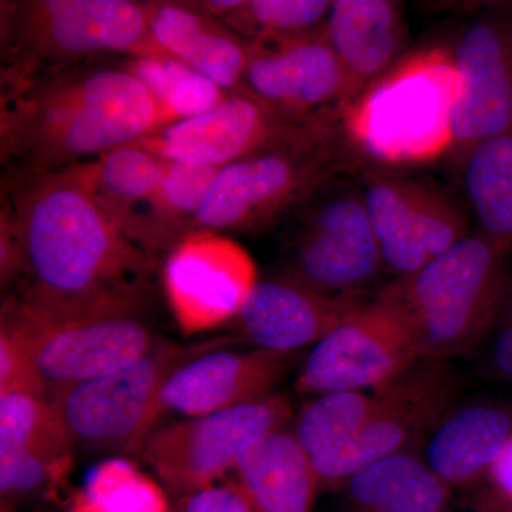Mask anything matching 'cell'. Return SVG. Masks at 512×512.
Wrapping results in <instances>:
<instances>
[{"label": "cell", "mask_w": 512, "mask_h": 512, "mask_svg": "<svg viewBox=\"0 0 512 512\" xmlns=\"http://www.w3.org/2000/svg\"><path fill=\"white\" fill-rule=\"evenodd\" d=\"M25 241L22 281L6 298L36 318L144 311L161 269L82 185L63 174L2 181Z\"/></svg>", "instance_id": "obj_1"}, {"label": "cell", "mask_w": 512, "mask_h": 512, "mask_svg": "<svg viewBox=\"0 0 512 512\" xmlns=\"http://www.w3.org/2000/svg\"><path fill=\"white\" fill-rule=\"evenodd\" d=\"M124 60L0 77L2 181L59 173L167 126Z\"/></svg>", "instance_id": "obj_2"}, {"label": "cell", "mask_w": 512, "mask_h": 512, "mask_svg": "<svg viewBox=\"0 0 512 512\" xmlns=\"http://www.w3.org/2000/svg\"><path fill=\"white\" fill-rule=\"evenodd\" d=\"M454 96L453 49L436 45L407 52L340 111L356 168L412 170L446 161Z\"/></svg>", "instance_id": "obj_3"}, {"label": "cell", "mask_w": 512, "mask_h": 512, "mask_svg": "<svg viewBox=\"0 0 512 512\" xmlns=\"http://www.w3.org/2000/svg\"><path fill=\"white\" fill-rule=\"evenodd\" d=\"M349 170L356 163L342 113L322 111L282 143L220 168L192 235H249L279 227L320 184Z\"/></svg>", "instance_id": "obj_4"}, {"label": "cell", "mask_w": 512, "mask_h": 512, "mask_svg": "<svg viewBox=\"0 0 512 512\" xmlns=\"http://www.w3.org/2000/svg\"><path fill=\"white\" fill-rule=\"evenodd\" d=\"M511 284L510 256L474 231L380 292L399 309L420 356L450 360L493 335Z\"/></svg>", "instance_id": "obj_5"}, {"label": "cell", "mask_w": 512, "mask_h": 512, "mask_svg": "<svg viewBox=\"0 0 512 512\" xmlns=\"http://www.w3.org/2000/svg\"><path fill=\"white\" fill-rule=\"evenodd\" d=\"M0 77L104 59L171 57L151 35L147 2L3 0Z\"/></svg>", "instance_id": "obj_6"}, {"label": "cell", "mask_w": 512, "mask_h": 512, "mask_svg": "<svg viewBox=\"0 0 512 512\" xmlns=\"http://www.w3.org/2000/svg\"><path fill=\"white\" fill-rule=\"evenodd\" d=\"M282 274L332 295H366L384 272L355 170L320 184L284 224Z\"/></svg>", "instance_id": "obj_7"}, {"label": "cell", "mask_w": 512, "mask_h": 512, "mask_svg": "<svg viewBox=\"0 0 512 512\" xmlns=\"http://www.w3.org/2000/svg\"><path fill=\"white\" fill-rule=\"evenodd\" d=\"M195 350L158 340L147 355L109 373L50 394L73 447L136 456L163 416L161 393Z\"/></svg>", "instance_id": "obj_8"}, {"label": "cell", "mask_w": 512, "mask_h": 512, "mask_svg": "<svg viewBox=\"0 0 512 512\" xmlns=\"http://www.w3.org/2000/svg\"><path fill=\"white\" fill-rule=\"evenodd\" d=\"M143 311L90 313L42 319L5 299L2 328L25 349L46 396L123 369L147 355L158 340Z\"/></svg>", "instance_id": "obj_9"}, {"label": "cell", "mask_w": 512, "mask_h": 512, "mask_svg": "<svg viewBox=\"0 0 512 512\" xmlns=\"http://www.w3.org/2000/svg\"><path fill=\"white\" fill-rule=\"evenodd\" d=\"M292 417L291 402L278 393L234 409L185 417L154 430L141 458L170 493L187 497L235 471L254 441L286 429Z\"/></svg>", "instance_id": "obj_10"}, {"label": "cell", "mask_w": 512, "mask_h": 512, "mask_svg": "<svg viewBox=\"0 0 512 512\" xmlns=\"http://www.w3.org/2000/svg\"><path fill=\"white\" fill-rule=\"evenodd\" d=\"M460 382L450 362L421 356L390 382L372 390L373 409L357 439L313 466L320 488L345 485L380 458L406 453L453 412Z\"/></svg>", "instance_id": "obj_11"}, {"label": "cell", "mask_w": 512, "mask_h": 512, "mask_svg": "<svg viewBox=\"0 0 512 512\" xmlns=\"http://www.w3.org/2000/svg\"><path fill=\"white\" fill-rule=\"evenodd\" d=\"M456 96L447 164L490 138L512 134V2L485 6L453 47Z\"/></svg>", "instance_id": "obj_12"}, {"label": "cell", "mask_w": 512, "mask_h": 512, "mask_svg": "<svg viewBox=\"0 0 512 512\" xmlns=\"http://www.w3.org/2000/svg\"><path fill=\"white\" fill-rule=\"evenodd\" d=\"M420 352L399 309L382 292L312 346L296 376L308 396L375 390L399 376Z\"/></svg>", "instance_id": "obj_13"}, {"label": "cell", "mask_w": 512, "mask_h": 512, "mask_svg": "<svg viewBox=\"0 0 512 512\" xmlns=\"http://www.w3.org/2000/svg\"><path fill=\"white\" fill-rule=\"evenodd\" d=\"M161 278L178 326L198 333L234 322L259 276L244 248L198 232L167 252Z\"/></svg>", "instance_id": "obj_14"}, {"label": "cell", "mask_w": 512, "mask_h": 512, "mask_svg": "<svg viewBox=\"0 0 512 512\" xmlns=\"http://www.w3.org/2000/svg\"><path fill=\"white\" fill-rule=\"evenodd\" d=\"M241 89L285 119L302 121L342 107L346 77L322 28L251 42Z\"/></svg>", "instance_id": "obj_15"}, {"label": "cell", "mask_w": 512, "mask_h": 512, "mask_svg": "<svg viewBox=\"0 0 512 512\" xmlns=\"http://www.w3.org/2000/svg\"><path fill=\"white\" fill-rule=\"evenodd\" d=\"M306 120L285 119L239 89L207 113L174 121L134 144L174 163L222 168L282 143Z\"/></svg>", "instance_id": "obj_16"}, {"label": "cell", "mask_w": 512, "mask_h": 512, "mask_svg": "<svg viewBox=\"0 0 512 512\" xmlns=\"http://www.w3.org/2000/svg\"><path fill=\"white\" fill-rule=\"evenodd\" d=\"M369 299L318 291L279 272L256 281L234 322L255 348L295 353L315 346Z\"/></svg>", "instance_id": "obj_17"}, {"label": "cell", "mask_w": 512, "mask_h": 512, "mask_svg": "<svg viewBox=\"0 0 512 512\" xmlns=\"http://www.w3.org/2000/svg\"><path fill=\"white\" fill-rule=\"evenodd\" d=\"M295 353L215 350L192 357L171 373L161 393V412L183 417L234 409L275 394Z\"/></svg>", "instance_id": "obj_18"}, {"label": "cell", "mask_w": 512, "mask_h": 512, "mask_svg": "<svg viewBox=\"0 0 512 512\" xmlns=\"http://www.w3.org/2000/svg\"><path fill=\"white\" fill-rule=\"evenodd\" d=\"M167 164V160L146 148L128 144L59 174L89 191L111 220L138 245L161 255L156 198Z\"/></svg>", "instance_id": "obj_19"}, {"label": "cell", "mask_w": 512, "mask_h": 512, "mask_svg": "<svg viewBox=\"0 0 512 512\" xmlns=\"http://www.w3.org/2000/svg\"><path fill=\"white\" fill-rule=\"evenodd\" d=\"M346 77L345 110L407 53L409 28L402 3L333 0L323 25Z\"/></svg>", "instance_id": "obj_20"}, {"label": "cell", "mask_w": 512, "mask_h": 512, "mask_svg": "<svg viewBox=\"0 0 512 512\" xmlns=\"http://www.w3.org/2000/svg\"><path fill=\"white\" fill-rule=\"evenodd\" d=\"M148 22L157 45L225 92L241 89L251 42L198 2L148 0Z\"/></svg>", "instance_id": "obj_21"}, {"label": "cell", "mask_w": 512, "mask_h": 512, "mask_svg": "<svg viewBox=\"0 0 512 512\" xmlns=\"http://www.w3.org/2000/svg\"><path fill=\"white\" fill-rule=\"evenodd\" d=\"M355 171L384 272L394 281L416 274L431 262L421 232L416 174L376 165H360Z\"/></svg>", "instance_id": "obj_22"}, {"label": "cell", "mask_w": 512, "mask_h": 512, "mask_svg": "<svg viewBox=\"0 0 512 512\" xmlns=\"http://www.w3.org/2000/svg\"><path fill=\"white\" fill-rule=\"evenodd\" d=\"M237 483L258 512H313L318 476L292 430L254 441L239 460Z\"/></svg>", "instance_id": "obj_23"}, {"label": "cell", "mask_w": 512, "mask_h": 512, "mask_svg": "<svg viewBox=\"0 0 512 512\" xmlns=\"http://www.w3.org/2000/svg\"><path fill=\"white\" fill-rule=\"evenodd\" d=\"M512 434V414L487 404L454 409L431 431L426 463L448 487L487 477Z\"/></svg>", "instance_id": "obj_24"}, {"label": "cell", "mask_w": 512, "mask_h": 512, "mask_svg": "<svg viewBox=\"0 0 512 512\" xmlns=\"http://www.w3.org/2000/svg\"><path fill=\"white\" fill-rule=\"evenodd\" d=\"M340 512L446 511L451 488L410 451L380 458L346 481Z\"/></svg>", "instance_id": "obj_25"}, {"label": "cell", "mask_w": 512, "mask_h": 512, "mask_svg": "<svg viewBox=\"0 0 512 512\" xmlns=\"http://www.w3.org/2000/svg\"><path fill=\"white\" fill-rule=\"evenodd\" d=\"M456 173L474 229L512 259V134L478 144Z\"/></svg>", "instance_id": "obj_26"}, {"label": "cell", "mask_w": 512, "mask_h": 512, "mask_svg": "<svg viewBox=\"0 0 512 512\" xmlns=\"http://www.w3.org/2000/svg\"><path fill=\"white\" fill-rule=\"evenodd\" d=\"M202 9L220 19L248 42L288 39L325 25L329 0H198Z\"/></svg>", "instance_id": "obj_27"}, {"label": "cell", "mask_w": 512, "mask_h": 512, "mask_svg": "<svg viewBox=\"0 0 512 512\" xmlns=\"http://www.w3.org/2000/svg\"><path fill=\"white\" fill-rule=\"evenodd\" d=\"M372 409V390L322 394L303 407L292 431L316 466L357 439Z\"/></svg>", "instance_id": "obj_28"}, {"label": "cell", "mask_w": 512, "mask_h": 512, "mask_svg": "<svg viewBox=\"0 0 512 512\" xmlns=\"http://www.w3.org/2000/svg\"><path fill=\"white\" fill-rule=\"evenodd\" d=\"M124 63L156 100L167 124L207 113L228 93L174 57L126 59Z\"/></svg>", "instance_id": "obj_29"}, {"label": "cell", "mask_w": 512, "mask_h": 512, "mask_svg": "<svg viewBox=\"0 0 512 512\" xmlns=\"http://www.w3.org/2000/svg\"><path fill=\"white\" fill-rule=\"evenodd\" d=\"M70 512H170V505L157 481L124 458H110L94 467Z\"/></svg>", "instance_id": "obj_30"}, {"label": "cell", "mask_w": 512, "mask_h": 512, "mask_svg": "<svg viewBox=\"0 0 512 512\" xmlns=\"http://www.w3.org/2000/svg\"><path fill=\"white\" fill-rule=\"evenodd\" d=\"M220 168L168 161L156 198L158 248L167 254L184 239L204 207Z\"/></svg>", "instance_id": "obj_31"}, {"label": "cell", "mask_w": 512, "mask_h": 512, "mask_svg": "<svg viewBox=\"0 0 512 512\" xmlns=\"http://www.w3.org/2000/svg\"><path fill=\"white\" fill-rule=\"evenodd\" d=\"M40 447H73L49 397L25 390L0 394V457Z\"/></svg>", "instance_id": "obj_32"}, {"label": "cell", "mask_w": 512, "mask_h": 512, "mask_svg": "<svg viewBox=\"0 0 512 512\" xmlns=\"http://www.w3.org/2000/svg\"><path fill=\"white\" fill-rule=\"evenodd\" d=\"M25 271V241L22 228L10 202L2 197L0 207V284L12 292Z\"/></svg>", "instance_id": "obj_33"}, {"label": "cell", "mask_w": 512, "mask_h": 512, "mask_svg": "<svg viewBox=\"0 0 512 512\" xmlns=\"http://www.w3.org/2000/svg\"><path fill=\"white\" fill-rule=\"evenodd\" d=\"M18 390L46 396L19 340L8 330L0 329V394Z\"/></svg>", "instance_id": "obj_34"}, {"label": "cell", "mask_w": 512, "mask_h": 512, "mask_svg": "<svg viewBox=\"0 0 512 512\" xmlns=\"http://www.w3.org/2000/svg\"><path fill=\"white\" fill-rule=\"evenodd\" d=\"M174 512H258L241 485H212L181 498Z\"/></svg>", "instance_id": "obj_35"}, {"label": "cell", "mask_w": 512, "mask_h": 512, "mask_svg": "<svg viewBox=\"0 0 512 512\" xmlns=\"http://www.w3.org/2000/svg\"><path fill=\"white\" fill-rule=\"evenodd\" d=\"M493 362L495 369L512 382V284L504 311L494 333Z\"/></svg>", "instance_id": "obj_36"}, {"label": "cell", "mask_w": 512, "mask_h": 512, "mask_svg": "<svg viewBox=\"0 0 512 512\" xmlns=\"http://www.w3.org/2000/svg\"><path fill=\"white\" fill-rule=\"evenodd\" d=\"M487 480L491 484L488 493L504 503L512 504V434L488 470Z\"/></svg>", "instance_id": "obj_37"}, {"label": "cell", "mask_w": 512, "mask_h": 512, "mask_svg": "<svg viewBox=\"0 0 512 512\" xmlns=\"http://www.w3.org/2000/svg\"><path fill=\"white\" fill-rule=\"evenodd\" d=\"M477 510L480 512H512V504L498 500L491 493H485L478 498Z\"/></svg>", "instance_id": "obj_38"}, {"label": "cell", "mask_w": 512, "mask_h": 512, "mask_svg": "<svg viewBox=\"0 0 512 512\" xmlns=\"http://www.w3.org/2000/svg\"><path fill=\"white\" fill-rule=\"evenodd\" d=\"M441 512H447V510L446 511H441Z\"/></svg>", "instance_id": "obj_39"}, {"label": "cell", "mask_w": 512, "mask_h": 512, "mask_svg": "<svg viewBox=\"0 0 512 512\" xmlns=\"http://www.w3.org/2000/svg\"><path fill=\"white\" fill-rule=\"evenodd\" d=\"M3 512H9V511H3Z\"/></svg>", "instance_id": "obj_40"}]
</instances>
